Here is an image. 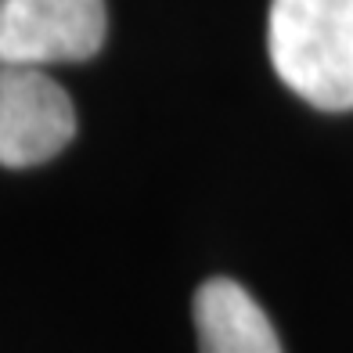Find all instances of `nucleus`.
Wrapping results in <instances>:
<instances>
[{
  "mask_svg": "<svg viewBox=\"0 0 353 353\" xmlns=\"http://www.w3.org/2000/svg\"><path fill=\"white\" fill-rule=\"evenodd\" d=\"M267 51L303 101L321 112L353 108V0H270Z\"/></svg>",
  "mask_w": 353,
  "mask_h": 353,
  "instance_id": "nucleus-1",
  "label": "nucleus"
},
{
  "mask_svg": "<svg viewBox=\"0 0 353 353\" xmlns=\"http://www.w3.org/2000/svg\"><path fill=\"white\" fill-rule=\"evenodd\" d=\"M108 29L105 0H0V65L87 61Z\"/></svg>",
  "mask_w": 353,
  "mask_h": 353,
  "instance_id": "nucleus-2",
  "label": "nucleus"
},
{
  "mask_svg": "<svg viewBox=\"0 0 353 353\" xmlns=\"http://www.w3.org/2000/svg\"><path fill=\"white\" fill-rule=\"evenodd\" d=\"M72 134L76 108L51 76L0 65V166H40L65 148Z\"/></svg>",
  "mask_w": 353,
  "mask_h": 353,
  "instance_id": "nucleus-3",
  "label": "nucleus"
},
{
  "mask_svg": "<svg viewBox=\"0 0 353 353\" xmlns=\"http://www.w3.org/2000/svg\"><path fill=\"white\" fill-rule=\"evenodd\" d=\"M202 353H285L270 317L238 281L210 278L195 292Z\"/></svg>",
  "mask_w": 353,
  "mask_h": 353,
  "instance_id": "nucleus-4",
  "label": "nucleus"
}]
</instances>
